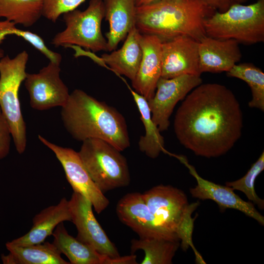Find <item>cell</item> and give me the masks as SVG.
Listing matches in <instances>:
<instances>
[{
    "label": "cell",
    "mask_w": 264,
    "mask_h": 264,
    "mask_svg": "<svg viewBox=\"0 0 264 264\" xmlns=\"http://www.w3.org/2000/svg\"><path fill=\"white\" fill-rule=\"evenodd\" d=\"M4 56V51L3 50L0 49V59Z\"/></svg>",
    "instance_id": "d6a6232c"
},
{
    "label": "cell",
    "mask_w": 264,
    "mask_h": 264,
    "mask_svg": "<svg viewBox=\"0 0 264 264\" xmlns=\"http://www.w3.org/2000/svg\"><path fill=\"white\" fill-rule=\"evenodd\" d=\"M204 1L215 11L223 12L227 10L235 3V0H204Z\"/></svg>",
    "instance_id": "4dcf8cb0"
},
{
    "label": "cell",
    "mask_w": 264,
    "mask_h": 264,
    "mask_svg": "<svg viewBox=\"0 0 264 264\" xmlns=\"http://www.w3.org/2000/svg\"><path fill=\"white\" fill-rule=\"evenodd\" d=\"M175 156L188 168L190 174L197 180V185L190 189L192 197L201 200H213L222 212L227 209L239 210L264 225V217L257 210L252 203L242 199L230 187L218 184L203 178L198 174L195 168L189 163L185 156Z\"/></svg>",
    "instance_id": "4fadbf2b"
},
{
    "label": "cell",
    "mask_w": 264,
    "mask_h": 264,
    "mask_svg": "<svg viewBox=\"0 0 264 264\" xmlns=\"http://www.w3.org/2000/svg\"><path fill=\"white\" fill-rule=\"evenodd\" d=\"M160 0H135L137 7L148 5Z\"/></svg>",
    "instance_id": "1f68e13d"
},
{
    "label": "cell",
    "mask_w": 264,
    "mask_h": 264,
    "mask_svg": "<svg viewBox=\"0 0 264 264\" xmlns=\"http://www.w3.org/2000/svg\"><path fill=\"white\" fill-rule=\"evenodd\" d=\"M61 115L65 129L77 141L101 139L121 152L130 145L127 123L122 114L81 89L70 93Z\"/></svg>",
    "instance_id": "7a4b0ae2"
},
{
    "label": "cell",
    "mask_w": 264,
    "mask_h": 264,
    "mask_svg": "<svg viewBox=\"0 0 264 264\" xmlns=\"http://www.w3.org/2000/svg\"><path fill=\"white\" fill-rule=\"evenodd\" d=\"M52 242L61 254H64L71 264H129V256L111 258L103 255L90 245L70 235L63 222L54 229Z\"/></svg>",
    "instance_id": "ac0fdd59"
},
{
    "label": "cell",
    "mask_w": 264,
    "mask_h": 264,
    "mask_svg": "<svg viewBox=\"0 0 264 264\" xmlns=\"http://www.w3.org/2000/svg\"><path fill=\"white\" fill-rule=\"evenodd\" d=\"M206 35L239 44L264 41V0L249 4L234 3L225 11H216L204 23Z\"/></svg>",
    "instance_id": "5b68a950"
},
{
    "label": "cell",
    "mask_w": 264,
    "mask_h": 264,
    "mask_svg": "<svg viewBox=\"0 0 264 264\" xmlns=\"http://www.w3.org/2000/svg\"><path fill=\"white\" fill-rule=\"evenodd\" d=\"M142 34L136 26L128 33L122 47L102 56L101 64L107 65L116 74L123 75L131 81L134 78L142 56Z\"/></svg>",
    "instance_id": "44dd1931"
},
{
    "label": "cell",
    "mask_w": 264,
    "mask_h": 264,
    "mask_svg": "<svg viewBox=\"0 0 264 264\" xmlns=\"http://www.w3.org/2000/svg\"><path fill=\"white\" fill-rule=\"evenodd\" d=\"M60 65L50 62L38 73H27L24 80L31 107L44 110L62 108L69 97L68 88L60 78Z\"/></svg>",
    "instance_id": "30bf717a"
},
{
    "label": "cell",
    "mask_w": 264,
    "mask_h": 264,
    "mask_svg": "<svg viewBox=\"0 0 264 264\" xmlns=\"http://www.w3.org/2000/svg\"><path fill=\"white\" fill-rule=\"evenodd\" d=\"M242 112L233 92L218 83H201L184 98L174 128L180 143L196 155L217 157L242 135Z\"/></svg>",
    "instance_id": "6da1fadb"
},
{
    "label": "cell",
    "mask_w": 264,
    "mask_h": 264,
    "mask_svg": "<svg viewBox=\"0 0 264 264\" xmlns=\"http://www.w3.org/2000/svg\"><path fill=\"white\" fill-rule=\"evenodd\" d=\"M264 170V152L251 166L246 174L242 178L233 181L226 182L225 185L234 190L243 193L249 200L258 205L261 209L264 208V200L257 195L255 182L257 177Z\"/></svg>",
    "instance_id": "4316f807"
},
{
    "label": "cell",
    "mask_w": 264,
    "mask_h": 264,
    "mask_svg": "<svg viewBox=\"0 0 264 264\" xmlns=\"http://www.w3.org/2000/svg\"><path fill=\"white\" fill-rule=\"evenodd\" d=\"M180 245V240L175 235L139 238L132 241L131 251L144 252L141 264H171Z\"/></svg>",
    "instance_id": "603a6c76"
},
{
    "label": "cell",
    "mask_w": 264,
    "mask_h": 264,
    "mask_svg": "<svg viewBox=\"0 0 264 264\" xmlns=\"http://www.w3.org/2000/svg\"><path fill=\"white\" fill-rule=\"evenodd\" d=\"M121 151L101 139L82 141L79 156L95 184L103 192L128 186L130 175Z\"/></svg>",
    "instance_id": "52a82bcc"
},
{
    "label": "cell",
    "mask_w": 264,
    "mask_h": 264,
    "mask_svg": "<svg viewBox=\"0 0 264 264\" xmlns=\"http://www.w3.org/2000/svg\"><path fill=\"white\" fill-rule=\"evenodd\" d=\"M86 0H43V16L53 22L65 13L73 10Z\"/></svg>",
    "instance_id": "83f0119b"
},
{
    "label": "cell",
    "mask_w": 264,
    "mask_h": 264,
    "mask_svg": "<svg viewBox=\"0 0 264 264\" xmlns=\"http://www.w3.org/2000/svg\"><path fill=\"white\" fill-rule=\"evenodd\" d=\"M9 253L1 254L4 264H69L53 243L43 242L26 246L5 244Z\"/></svg>",
    "instance_id": "7402d4cb"
},
{
    "label": "cell",
    "mask_w": 264,
    "mask_h": 264,
    "mask_svg": "<svg viewBox=\"0 0 264 264\" xmlns=\"http://www.w3.org/2000/svg\"><path fill=\"white\" fill-rule=\"evenodd\" d=\"M11 138L9 126L0 109V159L9 154Z\"/></svg>",
    "instance_id": "f546056e"
},
{
    "label": "cell",
    "mask_w": 264,
    "mask_h": 264,
    "mask_svg": "<svg viewBox=\"0 0 264 264\" xmlns=\"http://www.w3.org/2000/svg\"><path fill=\"white\" fill-rule=\"evenodd\" d=\"M228 76L240 79L246 83L251 89L252 99L248 103L250 108L264 111V73L250 63L235 65L226 72Z\"/></svg>",
    "instance_id": "484cf974"
},
{
    "label": "cell",
    "mask_w": 264,
    "mask_h": 264,
    "mask_svg": "<svg viewBox=\"0 0 264 264\" xmlns=\"http://www.w3.org/2000/svg\"><path fill=\"white\" fill-rule=\"evenodd\" d=\"M69 204L71 221L78 231L77 238L101 254L111 258L120 256L94 217L91 202L82 195L73 192Z\"/></svg>",
    "instance_id": "7c38bea8"
},
{
    "label": "cell",
    "mask_w": 264,
    "mask_h": 264,
    "mask_svg": "<svg viewBox=\"0 0 264 264\" xmlns=\"http://www.w3.org/2000/svg\"><path fill=\"white\" fill-rule=\"evenodd\" d=\"M71 220L69 200L63 198L57 204L48 206L36 215L33 219L32 226L27 233L9 242L17 246L42 243L52 234L58 224Z\"/></svg>",
    "instance_id": "d6986e66"
},
{
    "label": "cell",
    "mask_w": 264,
    "mask_h": 264,
    "mask_svg": "<svg viewBox=\"0 0 264 264\" xmlns=\"http://www.w3.org/2000/svg\"><path fill=\"white\" fill-rule=\"evenodd\" d=\"M27 52L23 50L11 58L0 59V109L9 126L17 152L22 154L27 144L26 128L19 97L21 84L27 72Z\"/></svg>",
    "instance_id": "8992f818"
},
{
    "label": "cell",
    "mask_w": 264,
    "mask_h": 264,
    "mask_svg": "<svg viewBox=\"0 0 264 264\" xmlns=\"http://www.w3.org/2000/svg\"><path fill=\"white\" fill-rule=\"evenodd\" d=\"M161 40L154 35L142 34V56L133 80L134 91L147 101L154 95L156 85L161 77Z\"/></svg>",
    "instance_id": "9a60e30c"
},
{
    "label": "cell",
    "mask_w": 264,
    "mask_h": 264,
    "mask_svg": "<svg viewBox=\"0 0 264 264\" xmlns=\"http://www.w3.org/2000/svg\"><path fill=\"white\" fill-rule=\"evenodd\" d=\"M65 29L57 33L51 44L55 47H82L93 52L108 51L101 29L105 17L103 0H90L84 11L75 9L63 14Z\"/></svg>",
    "instance_id": "ba28073f"
},
{
    "label": "cell",
    "mask_w": 264,
    "mask_h": 264,
    "mask_svg": "<svg viewBox=\"0 0 264 264\" xmlns=\"http://www.w3.org/2000/svg\"><path fill=\"white\" fill-rule=\"evenodd\" d=\"M239 43L204 36L198 42L199 67L203 72H227L242 58Z\"/></svg>",
    "instance_id": "e0dca14e"
},
{
    "label": "cell",
    "mask_w": 264,
    "mask_h": 264,
    "mask_svg": "<svg viewBox=\"0 0 264 264\" xmlns=\"http://www.w3.org/2000/svg\"><path fill=\"white\" fill-rule=\"evenodd\" d=\"M131 92L140 114L145 134L138 141L139 150L147 156L155 158L161 152L168 153L164 148V137L157 126L153 122L147 100L129 86Z\"/></svg>",
    "instance_id": "cb8c5ba5"
},
{
    "label": "cell",
    "mask_w": 264,
    "mask_h": 264,
    "mask_svg": "<svg viewBox=\"0 0 264 264\" xmlns=\"http://www.w3.org/2000/svg\"><path fill=\"white\" fill-rule=\"evenodd\" d=\"M215 11L204 0H160L137 7L135 26L162 42L179 36L199 42L206 36L204 21Z\"/></svg>",
    "instance_id": "3957f363"
},
{
    "label": "cell",
    "mask_w": 264,
    "mask_h": 264,
    "mask_svg": "<svg viewBox=\"0 0 264 264\" xmlns=\"http://www.w3.org/2000/svg\"><path fill=\"white\" fill-rule=\"evenodd\" d=\"M144 201L154 216L157 226L162 231L176 235L184 251L191 247L196 260L201 258L192 241L195 219L192 215L199 206L189 203L182 190L171 185H158L142 194Z\"/></svg>",
    "instance_id": "277c9868"
},
{
    "label": "cell",
    "mask_w": 264,
    "mask_h": 264,
    "mask_svg": "<svg viewBox=\"0 0 264 264\" xmlns=\"http://www.w3.org/2000/svg\"><path fill=\"white\" fill-rule=\"evenodd\" d=\"M202 83L200 76L185 74L166 79L160 77L154 96L148 100L152 118L160 132L167 130L175 107L194 88Z\"/></svg>",
    "instance_id": "8fae6325"
},
{
    "label": "cell",
    "mask_w": 264,
    "mask_h": 264,
    "mask_svg": "<svg viewBox=\"0 0 264 264\" xmlns=\"http://www.w3.org/2000/svg\"><path fill=\"white\" fill-rule=\"evenodd\" d=\"M14 22L5 20L0 21V44L8 35H14L22 38L36 49H40L44 45V41L38 34L16 27Z\"/></svg>",
    "instance_id": "f1b7e54d"
},
{
    "label": "cell",
    "mask_w": 264,
    "mask_h": 264,
    "mask_svg": "<svg viewBox=\"0 0 264 264\" xmlns=\"http://www.w3.org/2000/svg\"><path fill=\"white\" fill-rule=\"evenodd\" d=\"M116 211L120 220L136 232L140 238L175 235L162 231L144 201L142 194H127L118 202Z\"/></svg>",
    "instance_id": "2e32d148"
},
{
    "label": "cell",
    "mask_w": 264,
    "mask_h": 264,
    "mask_svg": "<svg viewBox=\"0 0 264 264\" xmlns=\"http://www.w3.org/2000/svg\"><path fill=\"white\" fill-rule=\"evenodd\" d=\"M43 0H0V18L29 27L43 16Z\"/></svg>",
    "instance_id": "d4e9b609"
},
{
    "label": "cell",
    "mask_w": 264,
    "mask_h": 264,
    "mask_svg": "<svg viewBox=\"0 0 264 264\" xmlns=\"http://www.w3.org/2000/svg\"><path fill=\"white\" fill-rule=\"evenodd\" d=\"M38 138L60 161L74 192L88 199L98 214L104 211L109 205V200L92 179L78 153L71 148L56 145L42 135H39Z\"/></svg>",
    "instance_id": "9c48e42d"
},
{
    "label": "cell",
    "mask_w": 264,
    "mask_h": 264,
    "mask_svg": "<svg viewBox=\"0 0 264 264\" xmlns=\"http://www.w3.org/2000/svg\"><path fill=\"white\" fill-rule=\"evenodd\" d=\"M161 77L169 79L185 74L200 76L198 42L179 36L161 44Z\"/></svg>",
    "instance_id": "5bb4252c"
},
{
    "label": "cell",
    "mask_w": 264,
    "mask_h": 264,
    "mask_svg": "<svg viewBox=\"0 0 264 264\" xmlns=\"http://www.w3.org/2000/svg\"><path fill=\"white\" fill-rule=\"evenodd\" d=\"M103 0L105 17L109 24V30L106 34L108 51H111L135 26L137 6L135 0Z\"/></svg>",
    "instance_id": "ffe728a7"
},
{
    "label": "cell",
    "mask_w": 264,
    "mask_h": 264,
    "mask_svg": "<svg viewBox=\"0 0 264 264\" xmlns=\"http://www.w3.org/2000/svg\"><path fill=\"white\" fill-rule=\"evenodd\" d=\"M246 0H235V3H241Z\"/></svg>",
    "instance_id": "836d02e7"
}]
</instances>
